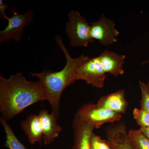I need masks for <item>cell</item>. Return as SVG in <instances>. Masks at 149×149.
I'll list each match as a JSON object with an SVG mask.
<instances>
[{
    "mask_svg": "<svg viewBox=\"0 0 149 149\" xmlns=\"http://www.w3.org/2000/svg\"><path fill=\"white\" fill-rule=\"evenodd\" d=\"M45 100L40 81H29L21 72L9 78L0 75V112L6 120L15 117L28 107Z\"/></svg>",
    "mask_w": 149,
    "mask_h": 149,
    "instance_id": "obj_1",
    "label": "cell"
},
{
    "mask_svg": "<svg viewBox=\"0 0 149 149\" xmlns=\"http://www.w3.org/2000/svg\"><path fill=\"white\" fill-rule=\"evenodd\" d=\"M56 40L66 58L65 66L60 71L44 70L40 73L31 72L30 74L39 79L42 87L45 100L49 103L52 113L58 117L59 116L60 102L62 93L68 86L77 80L76 77L78 68L90 57L84 54L76 58L71 57L62 37L57 35Z\"/></svg>",
    "mask_w": 149,
    "mask_h": 149,
    "instance_id": "obj_2",
    "label": "cell"
},
{
    "mask_svg": "<svg viewBox=\"0 0 149 149\" xmlns=\"http://www.w3.org/2000/svg\"><path fill=\"white\" fill-rule=\"evenodd\" d=\"M68 21L65 25V32L72 47H87L90 43L94 42L91 35V24L86 19L76 10L68 14Z\"/></svg>",
    "mask_w": 149,
    "mask_h": 149,
    "instance_id": "obj_3",
    "label": "cell"
},
{
    "mask_svg": "<svg viewBox=\"0 0 149 149\" xmlns=\"http://www.w3.org/2000/svg\"><path fill=\"white\" fill-rule=\"evenodd\" d=\"M12 15L7 16L5 19L8 24L4 29L0 31V43L6 42L10 40L16 42L21 40L24 28L31 24L33 21L34 12L28 10L23 14H20L13 9L10 10Z\"/></svg>",
    "mask_w": 149,
    "mask_h": 149,
    "instance_id": "obj_4",
    "label": "cell"
},
{
    "mask_svg": "<svg viewBox=\"0 0 149 149\" xmlns=\"http://www.w3.org/2000/svg\"><path fill=\"white\" fill-rule=\"evenodd\" d=\"M76 114L81 120L95 128H100L107 123L119 121L122 117V114L93 103L84 105L78 109Z\"/></svg>",
    "mask_w": 149,
    "mask_h": 149,
    "instance_id": "obj_5",
    "label": "cell"
},
{
    "mask_svg": "<svg viewBox=\"0 0 149 149\" xmlns=\"http://www.w3.org/2000/svg\"><path fill=\"white\" fill-rule=\"evenodd\" d=\"M77 80H83L97 88H103L107 78L99 56L90 58L77 70Z\"/></svg>",
    "mask_w": 149,
    "mask_h": 149,
    "instance_id": "obj_6",
    "label": "cell"
},
{
    "mask_svg": "<svg viewBox=\"0 0 149 149\" xmlns=\"http://www.w3.org/2000/svg\"><path fill=\"white\" fill-rule=\"evenodd\" d=\"M120 32L113 20L102 15L97 21L91 23V35L92 39L97 40L102 45L108 46L117 42Z\"/></svg>",
    "mask_w": 149,
    "mask_h": 149,
    "instance_id": "obj_7",
    "label": "cell"
},
{
    "mask_svg": "<svg viewBox=\"0 0 149 149\" xmlns=\"http://www.w3.org/2000/svg\"><path fill=\"white\" fill-rule=\"evenodd\" d=\"M74 144L72 149H91V139L94 127L81 120L76 114L73 121Z\"/></svg>",
    "mask_w": 149,
    "mask_h": 149,
    "instance_id": "obj_8",
    "label": "cell"
},
{
    "mask_svg": "<svg viewBox=\"0 0 149 149\" xmlns=\"http://www.w3.org/2000/svg\"><path fill=\"white\" fill-rule=\"evenodd\" d=\"M38 115L42 129L44 143L46 146L50 145L58 137L62 128L58 124L57 117L52 113L42 109Z\"/></svg>",
    "mask_w": 149,
    "mask_h": 149,
    "instance_id": "obj_9",
    "label": "cell"
},
{
    "mask_svg": "<svg viewBox=\"0 0 149 149\" xmlns=\"http://www.w3.org/2000/svg\"><path fill=\"white\" fill-rule=\"evenodd\" d=\"M104 72L114 77L124 74L123 65L125 63V55L105 50L99 56Z\"/></svg>",
    "mask_w": 149,
    "mask_h": 149,
    "instance_id": "obj_10",
    "label": "cell"
},
{
    "mask_svg": "<svg viewBox=\"0 0 149 149\" xmlns=\"http://www.w3.org/2000/svg\"><path fill=\"white\" fill-rule=\"evenodd\" d=\"M97 104L120 114L124 113L128 105L125 99V91L120 90L103 96L99 99Z\"/></svg>",
    "mask_w": 149,
    "mask_h": 149,
    "instance_id": "obj_11",
    "label": "cell"
},
{
    "mask_svg": "<svg viewBox=\"0 0 149 149\" xmlns=\"http://www.w3.org/2000/svg\"><path fill=\"white\" fill-rule=\"evenodd\" d=\"M20 125L30 144L34 145L37 142L41 143L43 139V134L39 115H29L20 122Z\"/></svg>",
    "mask_w": 149,
    "mask_h": 149,
    "instance_id": "obj_12",
    "label": "cell"
},
{
    "mask_svg": "<svg viewBox=\"0 0 149 149\" xmlns=\"http://www.w3.org/2000/svg\"><path fill=\"white\" fill-rule=\"evenodd\" d=\"M108 142L113 149H133L128 139V132L124 124L110 129L108 131Z\"/></svg>",
    "mask_w": 149,
    "mask_h": 149,
    "instance_id": "obj_13",
    "label": "cell"
},
{
    "mask_svg": "<svg viewBox=\"0 0 149 149\" xmlns=\"http://www.w3.org/2000/svg\"><path fill=\"white\" fill-rule=\"evenodd\" d=\"M0 121L6 133L5 146L9 149H27L17 138L10 126L7 123L6 120L2 116L0 118Z\"/></svg>",
    "mask_w": 149,
    "mask_h": 149,
    "instance_id": "obj_14",
    "label": "cell"
},
{
    "mask_svg": "<svg viewBox=\"0 0 149 149\" xmlns=\"http://www.w3.org/2000/svg\"><path fill=\"white\" fill-rule=\"evenodd\" d=\"M128 139L133 149H149V139L139 129L129 130Z\"/></svg>",
    "mask_w": 149,
    "mask_h": 149,
    "instance_id": "obj_15",
    "label": "cell"
},
{
    "mask_svg": "<svg viewBox=\"0 0 149 149\" xmlns=\"http://www.w3.org/2000/svg\"><path fill=\"white\" fill-rule=\"evenodd\" d=\"M133 115L138 125L141 128H149V112L135 108L133 111Z\"/></svg>",
    "mask_w": 149,
    "mask_h": 149,
    "instance_id": "obj_16",
    "label": "cell"
},
{
    "mask_svg": "<svg viewBox=\"0 0 149 149\" xmlns=\"http://www.w3.org/2000/svg\"><path fill=\"white\" fill-rule=\"evenodd\" d=\"M139 86L141 91V109L149 112V81L147 83L140 81Z\"/></svg>",
    "mask_w": 149,
    "mask_h": 149,
    "instance_id": "obj_17",
    "label": "cell"
},
{
    "mask_svg": "<svg viewBox=\"0 0 149 149\" xmlns=\"http://www.w3.org/2000/svg\"><path fill=\"white\" fill-rule=\"evenodd\" d=\"M91 149H113L108 141L93 133L91 136Z\"/></svg>",
    "mask_w": 149,
    "mask_h": 149,
    "instance_id": "obj_18",
    "label": "cell"
},
{
    "mask_svg": "<svg viewBox=\"0 0 149 149\" xmlns=\"http://www.w3.org/2000/svg\"><path fill=\"white\" fill-rule=\"evenodd\" d=\"M8 8V6L5 4L3 3L2 0L0 1V11H1V15L2 17L3 18L5 19L7 15L6 14V10Z\"/></svg>",
    "mask_w": 149,
    "mask_h": 149,
    "instance_id": "obj_19",
    "label": "cell"
},
{
    "mask_svg": "<svg viewBox=\"0 0 149 149\" xmlns=\"http://www.w3.org/2000/svg\"><path fill=\"white\" fill-rule=\"evenodd\" d=\"M139 130L149 139V128H140Z\"/></svg>",
    "mask_w": 149,
    "mask_h": 149,
    "instance_id": "obj_20",
    "label": "cell"
},
{
    "mask_svg": "<svg viewBox=\"0 0 149 149\" xmlns=\"http://www.w3.org/2000/svg\"><path fill=\"white\" fill-rule=\"evenodd\" d=\"M149 63V59L148 60L144 61H143L141 63V64L142 65H145L146 64H147V63Z\"/></svg>",
    "mask_w": 149,
    "mask_h": 149,
    "instance_id": "obj_21",
    "label": "cell"
}]
</instances>
